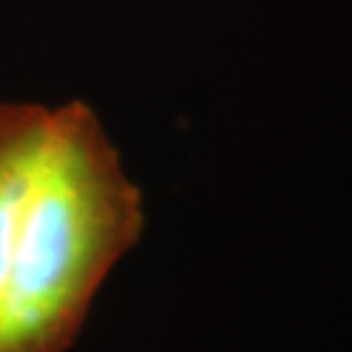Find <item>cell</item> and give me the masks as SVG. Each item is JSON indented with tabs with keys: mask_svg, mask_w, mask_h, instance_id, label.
Here are the masks:
<instances>
[{
	"mask_svg": "<svg viewBox=\"0 0 352 352\" xmlns=\"http://www.w3.org/2000/svg\"><path fill=\"white\" fill-rule=\"evenodd\" d=\"M94 111L0 104V352H66L144 232Z\"/></svg>",
	"mask_w": 352,
	"mask_h": 352,
	"instance_id": "cell-1",
	"label": "cell"
}]
</instances>
